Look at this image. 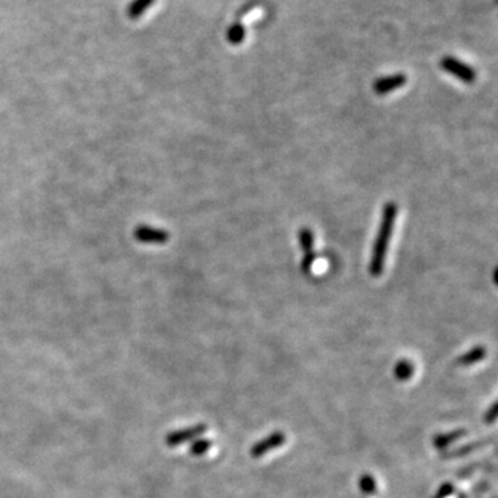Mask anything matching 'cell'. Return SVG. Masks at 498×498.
<instances>
[{
	"label": "cell",
	"instance_id": "cell-1",
	"mask_svg": "<svg viewBox=\"0 0 498 498\" xmlns=\"http://www.w3.org/2000/svg\"><path fill=\"white\" fill-rule=\"evenodd\" d=\"M397 216V206L394 202H387L382 211V219L379 230L374 241L373 253L370 260V274L373 277H379L385 267V259L389 249V243L393 234L394 220Z\"/></svg>",
	"mask_w": 498,
	"mask_h": 498
},
{
	"label": "cell",
	"instance_id": "cell-2",
	"mask_svg": "<svg viewBox=\"0 0 498 498\" xmlns=\"http://www.w3.org/2000/svg\"><path fill=\"white\" fill-rule=\"evenodd\" d=\"M440 68L443 71H446L447 73L455 76L458 80L467 83V85H471L476 80V72L475 69L467 64V62H461L453 56H446L443 57L440 62H439Z\"/></svg>",
	"mask_w": 498,
	"mask_h": 498
},
{
	"label": "cell",
	"instance_id": "cell-3",
	"mask_svg": "<svg viewBox=\"0 0 498 498\" xmlns=\"http://www.w3.org/2000/svg\"><path fill=\"white\" fill-rule=\"evenodd\" d=\"M406 83H407V76L404 73H393L376 79L374 82L373 89L378 96H385L403 87Z\"/></svg>",
	"mask_w": 498,
	"mask_h": 498
},
{
	"label": "cell",
	"instance_id": "cell-4",
	"mask_svg": "<svg viewBox=\"0 0 498 498\" xmlns=\"http://www.w3.org/2000/svg\"><path fill=\"white\" fill-rule=\"evenodd\" d=\"M284 441H285V436L283 435L281 432H276V434L269 436L267 439L259 441L256 446H253L250 450V455L253 458H259V457L264 455L266 453H269L270 450L281 447L284 444Z\"/></svg>",
	"mask_w": 498,
	"mask_h": 498
},
{
	"label": "cell",
	"instance_id": "cell-5",
	"mask_svg": "<svg viewBox=\"0 0 498 498\" xmlns=\"http://www.w3.org/2000/svg\"><path fill=\"white\" fill-rule=\"evenodd\" d=\"M485 356H486V349L483 348V346H476V348H472L468 353H465V355H462L458 360H457V363L460 364V366H472V364H475V363H479V362H482L483 359H485Z\"/></svg>",
	"mask_w": 498,
	"mask_h": 498
},
{
	"label": "cell",
	"instance_id": "cell-6",
	"mask_svg": "<svg viewBox=\"0 0 498 498\" xmlns=\"http://www.w3.org/2000/svg\"><path fill=\"white\" fill-rule=\"evenodd\" d=\"M244 39H246V27L241 22H236L230 25V28L227 29V41L233 46H239L244 42Z\"/></svg>",
	"mask_w": 498,
	"mask_h": 498
},
{
	"label": "cell",
	"instance_id": "cell-7",
	"mask_svg": "<svg viewBox=\"0 0 498 498\" xmlns=\"http://www.w3.org/2000/svg\"><path fill=\"white\" fill-rule=\"evenodd\" d=\"M155 0H133L127 8V15L131 20H136L141 17L154 3Z\"/></svg>",
	"mask_w": 498,
	"mask_h": 498
},
{
	"label": "cell",
	"instance_id": "cell-8",
	"mask_svg": "<svg viewBox=\"0 0 498 498\" xmlns=\"http://www.w3.org/2000/svg\"><path fill=\"white\" fill-rule=\"evenodd\" d=\"M298 240H299V246L305 255L314 253V234L311 229L302 227L298 233Z\"/></svg>",
	"mask_w": 498,
	"mask_h": 498
},
{
	"label": "cell",
	"instance_id": "cell-9",
	"mask_svg": "<svg viewBox=\"0 0 498 498\" xmlns=\"http://www.w3.org/2000/svg\"><path fill=\"white\" fill-rule=\"evenodd\" d=\"M413 371H414L413 363L408 362V360H401V362L397 363L394 374H396V376L399 379H408L413 375Z\"/></svg>",
	"mask_w": 498,
	"mask_h": 498
},
{
	"label": "cell",
	"instance_id": "cell-10",
	"mask_svg": "<svg viewBox=\"0 0 498 498\" xmlns=\"http://www.w3.org/2000/svg\"><path fill=\"white\" fill-rule=\"evenodd\" d=\"M465 435L464 431H458V432H453V434H448V435H439L435 437V446L437 448H443V447H447L448 444H451V441L454 440H458L460 437Z\"/></svg>",
	"mask_w": 498,
	"mask_h": 498
},
{
	"label": "cell",
	"instance_id": "cell-11",
	"mask_svg": "<svg viewBox=\"0 0 498 498\" xmlns=\"http://www.w3.org/2000/svg\"><path fill=\"white\" fill-rule=\"evenodd\" d=\"M360 486H362V492L366 493V495H371V493L376 492V489L374 488V486H375V481H374L370 475H367V476H364V478L362 479Z\"/></svg>",
	"mask_w": 498,
	"mask_h": 498
},
{
	"label": "cell",
	"instance_id": "cell-12",
	"mask_svg": "<svg viewBox=\"0 0 498 498\" xmlns=\"http://www.w3.org/2000/svg\"><path fill=\"white\" fill-rule=\"evenodd\" d=\"M476 447H479V444H471V446H468V447H461L460 450H457V451L451 453V455H448V457H450V458H453V457H460V455H465L467 453H469L471 450H475Z\"/></svg>",
	"mask_w": 498,
	"mask_h": 498
}]
</instances>
